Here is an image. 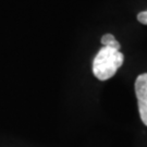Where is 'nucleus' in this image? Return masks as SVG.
I'll return each instance as SVG.
<instances>
[{
    "label": "nucleus",
    "mask_w": 147,
    "mask_h": 147,
    "mask_svg": "<svg viewBox=\"0 0 147 147\" xmlns=\"http://www.w3.org/2000/svg\"><path fill=\"white\" fill-rule=\"evenodd\" d=\"M100 42H101L104 47L112 48V49H116V50H120L121 48L120 42L117 40L116 37L113 36L112 34H105L104 36L101 37Z\"/></svg>",
    "instance_id": "obj_3"
},
{
    "label": "nucleus",
    "mask_w": 147,
    "mask_h": 147,
    "mask_svg": "<svg viewBox=\"0 0 147 147\" xmlns=\"http://www.w3.org/2000/svg\"><path fill=\"white\" fill-rule=\"evenodd\" d=\"M137 21L141 22L144 25H147V10L142 11L141 13L137 14Z\"/></svg>",
    "instance_id": "obj_5"
},
{
    "label": "nucleus",
    "mask_w": 147,
    "mask_h": 147,
    "mask_svg": "<svg viewBox=\"0 0 147 147\" xmlns=\"http://www.w3.org/2000/svg\"><path fill=\"white\" fill-rule=\"evenodd\" d=\"M135 94L138 101L147 102V73L137 76L135 81Z\"/></svg>",
    "instance_id": "obj_2"
},
{
    "label": "nucleus",
    "mask_w": 147,
    "mask_h": 147,
    "mask_svg": "<svg viewBox=\"0 0 147 147\" xmlns=\"http://www.w3.org/2000/svg\"><path fill=\"white\" fill-rule=\"evenodd\" d=\"M138 111H140V116L143 123L147 126V102L138 101Z\"/></svg>",
    "instance_id": "obj_4"
},
{
    "label": "nucleus",
    "mask_w": 147,
    "mask_h": 147,
    "mask_svg": "<svg viewBox=\"0 0 147 147\" xmlns=\"http://www.w3.org/2000/svg\"><path fill=\"white\" fill-rule=\"evenodd\" d=\"M124 57L120 50L102 47L93 61V73L99 81H107L123 64Z\"/></svg>",
    "instance_id": "obj_1"
}]
</instances>
